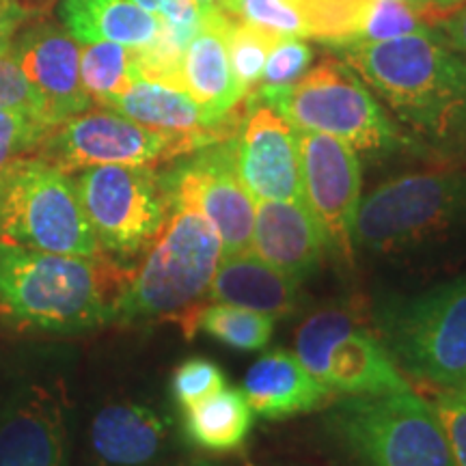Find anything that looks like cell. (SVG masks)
Masks as SVG:
<instances>
[{"label":"cell","instance_id":"obj_1","mask_svg":"<svg viewBox=\"0 0 466 466\" xmlns=\"http://www.w3.org/2000/svg\"><path fill=\"white\" fill-rule=\"evenodd\" d=\"M132 272L115 261L44 253L0 242V322L15 330L74 335L115 322Z\"/></svg>","mask_w":466,"mask_h":466},{"label":"cell","instance_id":"obj_2","mask_svg":"<svg viewBox=\"0 0 466 466\" xmlns=\"http://www.w3.org/2000/svg\"><path fill=\"white\" fill-rule=\"evenodd\" d=\"M341 58L389 108L423 137H466V56L434 31L341 48Z\"/></svg>","mask_w":466,"mask_h":466},{"label":"cell","instance_id":"obj_3","mask_svg":"<svg viewBox=\"0 0 466 466\" xmlns=\"http://www.w3.org/2000/svg\"><path fill=\"white\" fill-rule=\"evenodd\" d=\"M220 258L223 247L214 227L195 208L171 203L165 229L121 291L115 322H149L190 309L206 299Z\"/></svg>","mask_w":466,"mask_h":466},{"label":"cell","instance_id":"obj_4","mask_svg":"<svg viewBox=\"0 0 466 466\" xmlns=\"http://www.w3.org/2000/svg\"><path fill=\"white\" fill-rule=\"evenodd\" d=\"M326 423L357 466H456L432 404L412 389L346 395Z\"/></svg>","mask_w":466,"mask_h":466},{"label":"cell","instance_id":"obj_5","mask_svg":"<svg viewBox=\"0 0 466 466\" xmlns=\"http://www.w3.org/2000/svg\"><path fill=\"white\" fill-rule=\"evenodd\" d=\"M378 337L408 376L441 389L466 382V277L376 309Z\"/></svg>","mask_w":466,"mask_h":466},{"label":"cell","instance_id":"obj_6","mask_svg":"<svg viewBox=\"0 0 466 466\" xmlns=\"http://www.w3.org/2000/svg\"><path fill=\"white\" fill-rule=\"evenodd\" d=\"M253 96L279 110L296 130L329 134L354 151L380 154L404 143L363 78L343 58L326 56L296 83L258 89Z\"/></svg>","mask_w":466,"mask_h":466},{"label":"cell","instance_id":"obj_7","mask_svg":"<svg viewBox=\"0 0 466 466\" xmlns=\"http://www.w3.org/2000/svg\"><path fill=\"white\" fill-rule=\"evenodd\" d=\"M0 242L78 258L104 255L74 179L39 156H20L0 168Z\"/></svg>","mask_w":466,"mask_h":466},{"label":"cell","instance_id":"obj_8","mask_svg":"<svg viewBox=\"0 0 466 466\" xmlns=\"http://www.w3.org/2000/svg\"><path fill=\"white\" fill-rule=\"evenodd\" d=\"M466 218V171L434 168L389 179L360 199L354 248L393 253L441 236Z\"/></svg>","mask_w":466,"mask_h":466},{"label":"cell","instance_id":"obj_9","mask_svg":"<svg viewBox=\"0 0 466 466\" xmlns=\"http://www.w3.org/2000/svg\"><path fill=\"white\" fill-rule=\"evenodd\" d=\"M74 186L100 248L119 261L147 253L171 214L160 173L151 167L80 168Z\"/></svg>","mask_w":466,"mask_h":466},{"label":"cell","instance_id":"obj_10","mask_svg":"<svg viewBox=\"0 0 466 466\" xmlns=\"http://www.w3.org/2000/svg\"><path fill=\"white\" fill-rule=\"evenodd\" d=\"M296 357L335 395H380L408 391L380 337L360 326L350 307L313 313L296 333Z\"/></svg>","mask_w":466,"mask_h":466},{"label":"cell","instance_id":"obj_11","mask_svg":"<svg viewBox=\"0 0 466 466\" xmlns=\"http://www.w3.org/2000/svg\"><path fill=\"white\" fill-rule=\"evenodd\" d=\"M212 141L141 126L115 110H86L52 127L39 145V158L66 173L100 165L151 167L177 160Z\"/></svg>","mask_w":466,"mask_h":466},{"label":"cell","instance_id":"obj_12","mask_svg":"<svg viewBox=\"0 0 466 466\" xmlns=\"http://www.w3.org/2000/svg\"><path fill=\"white\" fill-rule=\"evenodd\" d=\"M168 201L195 208L218 233L225 255L250 247L255 199L244 188L236 165V137L212 143L160 173Z\"/></svg>","mask_w":466,"mask_h":466},{"label":"cell","instance_id":"obj_13","mask_svg":"<svg viewBox=\"0 0 466 466\" xmlns=\"http://www.w3.org/2000/svg\"><path fill=\"white\" fill-rule=\"evenodd\" d=\"M302 201L324 233L326 250L343 266L354 261V220L360 206V160L339 138L296 130Z\"/></svg>","mask_w":466,"mask_h":466},{"label":"cell","instance_id":"obj_14","mask_svg":"<svg viewBox=\"0 0 466 466\" xmlns=\"http://www.w3.org/2000/svg\"><path fill=\"white\" fill-rule=\"evenodd\" d=\"M236 165L244 188L258 201H302L296 127L259 97H247L236 134Z\"/></svg>","mask_w":466,"mask_h":466},{"label":"cell","instance_id":"obj_15","mask_svg":"<svg viewBox=\"0 0 466 466\" xmlns=\"http://www.w3.org/2000/svg\"><path fill=\"white\" fill-rule=\"evenodd\" d=\"M63 401L50 387L31 384L0 406V466H67Z\"/></svg>","mask_w":466,"mask_h":466},{"label":"cell","instance_id":"obj_16","mask_svg":"<svg viewBox=\"0 0 466 466\" xmlns=\"http://www.w3.org/2000/svg\"><path fill=\"white\" fill-rule=\"evenodd\" d=\"M14 58L46 104L52 127L91 108L80 80V46L69 33L44 25L17 39Z\"/></svg>","mask_w":466,"mask_h":466},{"label":"cell","instance_id":"obj_17","mask_svg":"<svg viewBox=\"0 0 466 466\" xmlns=\"http://www.w3.org/2000/svg\"><path fill=\"white\" fill-rule=\"evenodd\" d=\"M250 253L302 283L316 275L326 250L324 233L305 201H258Z\"/></svg>","mask_w":466,"mask_h":466},{"label":"cell","instance_id":"obj_18","mask_svg":"<svg viewBox=\"0 0 466 466\" xmlns=\"http://www.w3.org/2000/svg\"><path fill=\"white\" fill-rule=\"evenodd\" d=\"M100 106L115 110L137 124L154 127V130L188 134V137H201L218 143L225 138H233L240 130L247 102L225 121H214L208 110L186 91L138 78L124 93L108 97Z\"/></svg>","mask_w":466,"mask_h":466},{"label":"cell","instance_id":"obj_19","mask_svg":"<svg viewBox=\"0 0 466 466\" xmlns=\"http://www.w3.org/2000/svg\"><path fill=\"white\" fill-rule=\"evenodd\" d=\"M231 15L218 7L201 11V22L184 50L182 89L195 97L214 121H225L247 102L231 72L227 28Z\"/></svg>","mask_w":466,"mask_h":466},{"label":"cell","instance_id":"obj_20","mask_svg":"<svg viewBox=\"0 0 466 466\" xmlns=\"http://www.w3.org/2000/svg\"><path fill=\"white\" fill-rule=\"evenodd\" d=\"M370 0H240L238 17L281 37L346 48L357 37Z\"/></svg>","mask_w":466,"mask_h":466},{"label":"cell","instance_id":"obj_21","mask_svg":"<svg viewBox=\"0 0 466 466\" xmlns=\"http://www.w3.org/2000/svg\"><path fill=\"white\" fill-rule=\"evenodd\" d=\"M242 393L255 415L288 419L311 412L335 400V393L307 371L296 354L272 350L250 365Z\"/></svg>","mask_w":466,"mask_h":466},{"label":"cell","instance_id":"obj_22","mask_svg":"<svg viewBox=\"0 0 466 466\" xmlns=\"http://www.w3.org/2000/svg\"><path fill=\"white\" fill-rule=\"evenodd\" d=\"M206 299L270 318H288L300 307L299 283L250 250L220 258Z\"/></svg>","mask_w":466,"mask_h":466},{"label":"cell","instance_id":"obj_23","mask_svg":"<svg viewBox=\"0 0 466 466\" xmlns=\"http://www.w3.org/2000/svg\"><path fill=\"white\" fill-rule=\"evenodd\" d=\"M168 439V421L143 404L104 406L91 421L89 442L100 466H147Z\"/></svg>","mask_w":466,"mask_h":466},{"label":"cell","instance_id":"obj_24","mask_svg":"<svg viewBox=\"0 0 466 466\" xmlns=\"http://www.w3.org/2000/svg\"><path fill=\"white\" fill-rule=\"evenodd\" d=\"M63 25L80 46L113 42L143 48L160 33V20L134 0H63Z\"/></svg>","mask_w":466,"mask_h":466},{"label":"cell","instance_id":"obj_25","mask_svg":"<svg viewBox=\"0 0 466 466\" xmlns=\"http://www.w3.org/2000/svg\"><path fill=\"white\" fill-rule=\"evenodd\" d=\"M255 412L240 389L218 393L184 408V434L203 451L229 453L240 450L253 430Z\"/></svg>","mask_w":466,"mask_h":466},{"label":"cell","instance_id":"obj_26","mask_svg":"<svg viewBox=\"0 0 466 466\" xmlns=\"http://www.w3.org/2000/svg\"><path fill=\"white\" fill-rule=\"evenodd\" d=\"M184 329L188 335L203 333L240 352H255L264 350L272 339L275 318L250 309L212 302L190 311L184 319Z\"/></svg>","mask_w":466,"mask_h":466},{"label":"cell","instance_id":"obj_27","mask_svg":"<svg viewBox=\"0 0 466 466\" xmlns=\"http://www.w3.org/2000/svg\"><path fill=\"white\" fill-rule=\"evenodd\" d=\"M80 80L91 100L102 104L138 80L137 48L100 42L80 48Z\"/></svg>","mask_w":466,"mask_h":466},{"label":"cell","instance_id":"obj_28","mask_svg":"<svg viewBox=\"0 0 466 466\" xmlns=\"http://www.w3.org/2000/svg\"><path fill=\"white\" fill-rule=\"evenodd\" d=\"M279 39H283L281 35L231 15L229 28H227V50H229L231 72L247 97L258 91L266 58Z\"/></svg>","mask_w":466,"mask_h":466},{"label":"cell","instance_id":"obj_29","mask_svg":"<svg viewBox=\"0 0 466 466\" xmlns=\"http://www.w3.org/2000/svg\"><path fill=\"white\" fill-rule=\"evenodd\" d=\"M432 26L423 20L417 11L400 0H370L360 20L354 44H376L387 39L406 37V35L430 33Z\"/></svg>","mask_w":466,"mask_h":466},{"label":"cell","instance_id":"obj_30","mask_svg":"<svg viewBox=\"0 0 466 466\" xmlns=\"http://www.w3.org/2000/svg\"><path fill=\"white\" fill-rule=\"evenodd\" d=\"M227 387V378L223 370L209 359H188L184 360L177 370L173 371L171 378V393L173 400L179 406L188 408L197 401L209 398V395L218 393L220 389Z\"/></svg>","mask_w":466,"mask_h":466},{"label":"cell","instance_id":"obj_31","mask_svg":"<svg viewBox=\"0 0 466 466\" xmlns=\"http://www.w3.org/2000/svg\"><path fill=\"white\" fill-rule=\"evenodd\" d=\"M313 63V48L305 39L283 37L279 39L275 48L266 58L264 74L258 89H277V86H288L309 72Z\"/></svg>","mask_w":466,"mask_h":466},{"label":"cell","instance_id":"obj_32","mask_svg":"<svg viewBox=\"0 0 466 466\" xmlns=\"http://www.w3.org/2000/svg\"><path fill=\"white\" fill-rule=\"evenodd\" d=\"M52 126L20 110H0V168L39 147Z\"/></svg>","mask_w":466,"mask_h":466},{"label":"cell","instance_id":"obj_33","mask_svg":"<svg viewBox=\"0 0 466 466\" xmlns=\"http://www.w3.org/2000/svg\"><path fill=\"white\" fill-rule=\"evenodd\" d=\"M0 110H20V113L39 116L50 126L42 96L28 83L11 50L0 55Z\"/></svg>","mask_w":466,"mask_h":466},{"label":"cell","instance_id":"obj_34","mask_svg":"<svg viewBox=\"0 0 466 466\" xmlns=\"http://www.w3.org/2000/svg\"><path fill=\"white\" fill-rule=\"evenodd\" d=\"M456 466H466V389H439L432 401Z\"/></svg>","mask_w":466,"mask_h":466},{"label":"cell","instance_id":"obj_35","mask_svg":"<svg viewBox=\"0 0 466 466\" xmlns=\"http://www.w3.org/2000/svg\"><path fill=\"white\" fill-rule=\"evenodd\" d=\"M436 37L447 44L453 52L466 56V3L450 11L442 20L432 26Z\"/></svg>","mask_w":466,"mask_h":466},{"label":"cell","instance_id":"obj_36","mask_svg":"<svg viewBox=\"0 0 466 466\" xmlns=\"http://www.w3.org/2000/svg\"><path fill=\"white\" fill-rule=\"evenodd\" d=\"M25 20V11L14 0H0V55L11 50V39L20 22Z\"/></svg>","mask_w":466,"mask_h":466},{"label":"cell","instance_id":"obj_37","mask_svg":"<svg viewBox=\"0 0 466 466\" xmlns=\"http://www.w3.org/2000/svg\"><path fill=\"white\" fill-rule=\"evenodd\" d=\"M400 3H404L412 11H417V14L421 15L430 26H434L436 22L441 20L439 11H436V7H434V0H400Z\"/></svg>","mask_w":466,"mask_h":466},{"label":"cell","instance_id":"obj_38","mask_svg":"<svg viewBox=\"0 0 466 466\" xmlns=\"http://www.w3.org/2000/svg\"><path fill=\"white\" fill-rule=\"evenodd\" d=\"M462 3H466V0H434V7H436V11H439V15L442 20V17L450 14V11L460 7Z\"/></svg>","mask_w":466,"mask_h":466},{"label":"cell","instance_id":"obj_39","mask_svg":"<svg viewBox=\"0 0 466 466\" xmlns=\"http://www.w3.org/2000/svg\"><path fill=\"white\" fill-rule=\"evenodd\" d=\"M218 7L227 11L229 15L238 17V9H240V0H218Z\"/></svg>","mask_w":466,"mask_h":466},{"label":"cell","instance_id":"obj_40","mask_svg":"<svg viewBox=\"0 0 466 466\" xmlns=\"http://www.w3.org/2000/svg\"><path fill=\"white\" fill-rule=\"evenodd\" d=\"M195 3H197V7H199L201 11H206L209 7H217L218 0H195Z\"/></svg>","mask_w":466,"mask_h":466},{"label":"cell","instance_id":"obj_41","mask_svg":"<svg viewBox=\"0 0 466 466\" xmlns=\"http://www.w3.org/2000/svg\"><path fill=\"white\" fill-rule=\"evenodd\" d=\"M192 466H212V464H208V462H199V464H192Z\"/></svg>","mask_w":466,"mask_h":466},{"label":"cell","instance_id":"obj_42","mask_svg":"<svg viewBox=\"0 0 466 466\" xmlns=\"http://www.w3.org/2000/svg\"><path fill=\"white\" fill-rule=\"evenodd\" d=\"M462 389H466V382H464V384H462Z\"/></svg>","mask_w":466,"mask_h":466}]
</instances>
